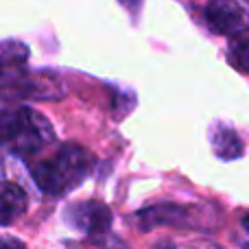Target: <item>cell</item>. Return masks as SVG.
<instances>
[{
    "instance_id": "8",
    "label": "cell",
    "mask_w": 249,
    "mask_h": 249,
    "mask_svg": "<svg viewBox=\"0 0 249 249\" xmlns=\"http://www.w3.org/2000/svg\"><path fill=\"white\" fill-rule=\"evenodd\" d=\"M230 59H232V64L236 68L249 72V37H245V33L232 37V42H230Z\"/></svg>"
},
{
    "instance_id": "9",
    "label": "cell",
    "mask_w": 249,
    "mask_h": 249,
    "mask_svg": "<svg viewBox=\"0 0 249 249\" xmlns=\"http://www.w3.org/2000/svg\"><path fill=\"white\" fill-rule=\"evenodd\" d=\"M243 228H245V232L249 234V212H247L245 216H243Z\"/></svg>"
},
{
    "instance_id": "10",
    "label": "cell",
    "mask_w": 249,
    "mask_h": 249,
    "mask_svg": "<svg viewBox=\"0 0 249 249\" xmlns=\"http://www.w3.org/2000/svg\"><path fill=\"white\" fill-rule=\"evenodd\" d=\"M245 2H247V4H249V0H245Z\"/></svg>"
},
{
    "instance_id": "5",
    "label": "cell",
    "mask_w": 249,
    "mask_h": 249,
    "mask_svg": "<svg viewBox=\"0 0 249 249\" xmlns=\"http://www.w3.org/2000/svg\"><path fill=\"white\" fill-rule=\"evenodd\" d=\"M186 208L177 206V203H158V206L144 208V210L136 212V225L142 232H151L162 225H179L186 219Z\"/></svg>"
},
{
    "instance_id": "6",
    "label": "cell",
    "mask_w": 249,
    "mask_h": 249,
    "mask_svg": "<svg viewBox=\"0 0 249 249\" xmlns=\"http://www.w3.org/2000/svg\"><path fill=\"white\" fill-rule=\"evenodd\" d=\"M210 142L214 153L221 160H236L243 155V142L238 133L228 124H216L210 133Z\"/></svg>"
},
{
    "instance_id": "1",
    "label": "cell",
    "mask_w": 249,
    "mask_h": 249,
    "mask_svg": "<svg viewBox=\"0 0 249 249\" xmlns=\"http://www.w3.org/2000/svg\"><path fill=\"white\" fill-rule=\"evenodd\" d=\"M94 168V155L79 144H61L51 160L35 164L31 168L33 181L44 195L61 197L77 188Z\"/></svg>"
},
{
    "instance_id": "4",
    "label": "cell",
    "mask_w": 249,
    "mask_h": 249,
    "mask_svg": "<svg viewBox=\"0 0 249 249\" xmlns=\"http://www.w3.org/2000/svg\"><path fill=\"white\" fill-rule=\"evenodd\" d=\"M66 219L83 234H105L112 228V210L101 201H79L66 210Z\"/></svg>"
},
{
    "instance_id": "3",
    "label": "cell",
    "mask_w": 249,
    "mask_h": 249,
    "mask_svg": "<svg viewBox=\"0 0 249 249\" xmlns=\"http://www.w3.org/2000/svg\"><path fill=\"white\" fill-rule=\"evenodd\" d=\"M206 20L214 33L225 37H236L249 29V16L236 0H208Z\"/></svg>"
},
{
    "instance_id": "7",
    "label": "cell",
    "mask_w": 249,
    "mask_h": 249,
    "mask_svg": "<svg viewBox=\"0 0 249 249\" xmlns=\"http://www.w3.org/2000/svg\"><path fill=\"white\" fill-rule=\"evenodd\" d=\"M26 193L18 184H4L2 186V208H0V221L2 225H9L26 212Z\"/></svg>"
},
{
    "instance_id": "2",
    "label": "cell",
    "mask_w": 249,
    "mask_h": 249,
    "mask_svg": "<svg viewBox=\"0 0 249 249\" xmlns=\"http://www.w3.org/2000/svg\"><path fill=\"white\" fill-rule=\"evenodd\" d=\"M55 140L51 123L35 109L18 107L2 116V142L13 155L31 158Z\"/></svg>"
}]
</instances>
